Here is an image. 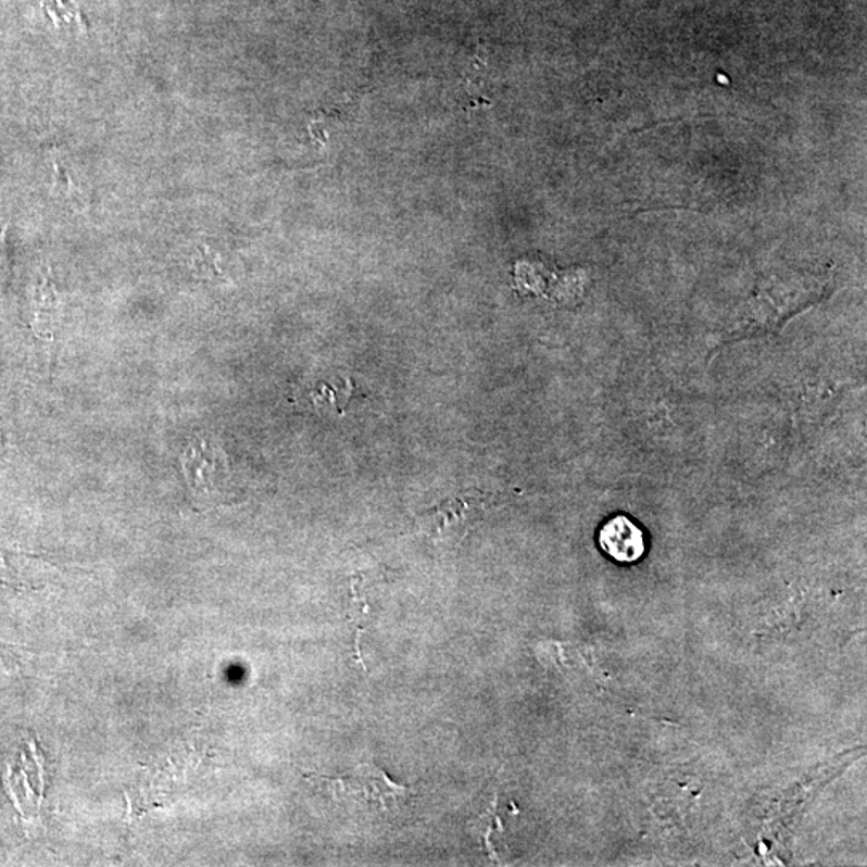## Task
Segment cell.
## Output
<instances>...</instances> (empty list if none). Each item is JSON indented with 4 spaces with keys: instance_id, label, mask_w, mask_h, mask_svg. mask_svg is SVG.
<instances>
[{
    "instance_id": "6da1fadb",
    "label": "cell",
    "mask_w": 867,
    "mask_h": 867,
    "mask_svg": "<svg viewBox=\"0 0 867 867\" xmlns=\"http://www.w3.org/2000/svg\"><path fill=\"white\" fill-rule=\"evenodd\" d=\"M825 281L821 278L800 277L792 275L791 278L771 277L766 285L759 287L757 294L747 304V312H744L742 335L751 331L754 326L757 328H769V317H778L781 322L786 315L794 314L800 309L806 307L813 301H819L825 292Z\"/></svg>"
},
{
    "instance_id": "7a4b0ae2",
    "label": "cell",
    "mask_w": 867,
    "mask_h": 867,
    "mask_svg": "<svg viewBox=\"0 0 867 867\" xmlns=\"http://www.w3.org/2000/svg\"><path fill=\"white\" fill-rule=\"evenodd\" d=\"M181 470L198 506L211 505L230 477L227 458L211 439H198L181 453Z\"/></svg>"
},
{
    "instance_id": "3957f363",
    "label": "cell",
    "mask_w": 867,
    "mask_h": 867,
    "mask_svg": "<svg viewBox=\"0 0 867 867\" xmlns=\"http://www.w3.org/2000/svg\"><path fill=\"white\" fill-rule=\"evenodd\" d=\"M328 781L344 799H352L355 802L359 800L368 803L369 806L379 805L385 809H392V806H398L399 803L406 802L409 796H413L410 789L395 784L382 769L373 765H363L352 775Z\"/></svg>"
},
{
    "instance_id": "277c9868",
    "label": "cell",
    "mask_w": 867,
    "mask_h": 867,
    "mask_svg": "<svg viewBox=\"0 0 867 867\" xmlns=\"http://www.w3.org/2000/svg\"><path fill=\"white\" fill-rule=\"evenodd\" d=\"M601 550L621 564L637 563L646 553L643 530L627 516H614L598 533Z\"/></svg>"
},
{
    "instance_id": "5b68a950",
    "label": "cell",
    "mask_w": 867,
    "mask_h": 867,
    "mask_svg": "<svg viewBox=\"0 0 867 867\" xmlns=\"http://www.w3.org/2000/svg\"><path fill=\"white\" fill-rule=\"evenodd\" d=\"M482 507V500L474 495L443 502L426 516L425 529L431 536H462L476 523Z\"/></svg>"
},
{
    "instance_id": "8992f818",
    "label": "cell",
    "mask_w": 867,
    "mask_h": 867,
    "mask_svg": "<svg viewBox=\"0 0 867 867\" xmlns=\"http://www.w3.org/2000/svg\"><path fill=\"white\" fill-rule=\"evenodd\" d=\"M59 292H56L55 287L50 284L49 278H42L36 292L35 318H33V329H35L39 338H53L56 322H59Z\"/></svg>"
},
{
    "instance_id": "52a82bcc",
    "label": "cell",
    "mask_w": 867,
    "mask_h": 867,
    "mask_svg": "<svg viewBox=\"0 0 867 867\" xmlns=\"http://www.w3.org/2000/svg\"><path fill=\"white\" fill-rule=\"evenodd\" d=\"M7 277V257H5V244H3V234L0 231V291H2L3 284H5Z\"/></svg>"
},
{
    "instance_id": "ba28073f",
    "label": "cell",
    "mask_w": 867,
    "mask_h": 867,
    "mask_svg": "<svg viewBox=\"0 0 867 867\" xmlns=\"http://www.w3.org/2000/svg\"><path fill=\"white\" fill-rule=\"evenodd\" d=\"M3 437L2 426H0V439Z\"/></svg>"
}]
</instances>
